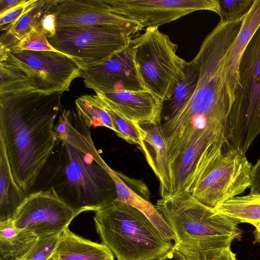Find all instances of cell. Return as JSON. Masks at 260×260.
<instances>
[{
  "instance_id": "6da1fadb",
  "label": "cell",
  "mask_w": 260,
  "mask_h": 260,
  "mask_svg": "<svg viewBox=\"0 0 260 260\" xmlns=\"http://www.w3.org/2000/svg\"><path fill=\"white\" fill-rule=\"evenodd\" d=\"M54 131L56 141L35 191L52 188L77 215L95 212L115 200L117 193L108 165L94 144L90 128L77 112L62 111Z\"/></svg>"
},
{
  "instance_id": "7a4b0ae2",
  "label": "cell",
  "mask_w": 260,
  "mask_h": 260,
  "mask_svg": "<svg viewBox=\"0 0 260 260\" xmlns=\"http://www.w3.org/2000/svg\"><path fill=\"white\" fill-rule=\"evenodd\" d=\"M236 37L231 29L216 26L203 41L196 56L200 72L194 92L176 115L159 125L171 158L203 135L226 132L232 105L224 68Z\"/></svg>"
},
{
  "instance_id": "3957f363",
  "label": "cell",
  "mask_w": 260,
  "mask_h": 260,
  "mask_svg": "<svg viewBox=\"0 0 260 260\" xmlns=\"http://www.w3.org/2000/svg\"><path fill=\"white\" fill-rule=\"evenodd\" d=\"M63 92L0 96V138L13 178L27 194L34 187L56 141L54 121Z\"/></svg>"
},
{
  "instance_id": "277c9868",
  "label": "cell",
  "mask_w": 260,
  "mask_h": 260,
  "mask_svg": "<svg viewBox=\"0 0 260 260\" xmlns=\"http://www.w3.org/2000/svg\"><path fill=\"white\" fill-rule=\"evenodd\" d=\"M175 235V243L197 260H208L241 237L239 223L183 192L157 200L155 206Z\"/></svg>"
},
{
  "instance_id": "5b68a950",
  "label": "cell",
  "mask_w": 260,
  "mask_h": 260,
  "mask_svg": "<svg viewBox=\"0 0 260 260\" xmlns=\"http://www.w3.org/2000/svg\"><path fill=\"white\" fill-rule=\"evenodd\" d=\"M94 213L102 244L117 260H158L173 246L144 214L127 204L115 200Z\"/></svg>"
},
{
  "instance_id": "8992f818",
  "label": "cell",
  "mask_w": 260,
  "mask_h": 260,
  "mask_svg": "<svg viewBox=\"0 0 260 260\" xmlns=\"http://www.w3.org/2000/svg\"><path fill=\"white\" fill-rule=\"evenodd\" d=\"M0 96L69 91L81 70L70 58L53 51H17L0 44Z\"/></svg>"
},
{
  "instance_id": "52a82bcc",
  "label": "cell",
  "mask_w": 260,
  "mask_h": 260,
  "mask_svg": "<svg viewBox=\"0 0 260 260\" xmlns=\"http://www.w3.org/2000/svg\"><path fill=\"white\" fill-rule=\"evenodd\" d=\"M260 134V24L239 63L238 86L226 124L227 145L245 154Z\"/></svg>"
},
{
  "instance_id": "ba28073f",
  "label": "cell",
  "mask_w": 260,
  "mask_h": 260,
  "mask_svg": "<svg viewBox=\"0 0 260 260\" xmlns=\"http://www.w3.org/2000/svg\"><path fill=\"white\" fill-rule=\"evenodd\" d=\"M134 60L145 90L162 105L185 76L187 61L176 53L177 45L158 27H148L132 40Z\"/></svg>"
},
{
  "instance_id": "9c48e42d",
  "label": "cell",
  "mask_w": 260,
  "mask_h": 260,
  "mask_svg": "<svg viewBox=\"0 0 260 260\" xmlns=\"http://www.w3.org/2000/svg\"><path fill=\"white\" fill-rule=\"evenodd\" d=\"M132 37L113 27L96 26L57 29L55 35L47 39L54 49L84 71L104 63L128 46Z\"/></svg>"
},
{
  "instance_id": "30bf717a",
  "label": "cell",
  "mask_w": 260,
  "mask_h": 260,
  "mask_svg": "<svg viewBox=\"0 0 260 260\" xmlns=\"http://www.w3.org/2000/svg\"><path fill=\"white\" fill-rule=\"evenodd\" d=\"M251 167L245 154L229 149L190 193L202 204L216 210L250 186Z\"/></svg>"
},
{
  "instance_id": "8fae6325",
  "label": "cell",
  "mask_w": 260,
  "mask_h": 260,
  "mask_svg": "<svg viewBox=\"0 0 260 260\" xmlns=\"http://www.w3.org/2000/svg\"><path fill=\"white\" fill-rule=\"evenodd\" d=\"M113 12L144 27H158L201 10L218 14V0H105Z\"/></svg>"
},
{
  "instance_id": "7c38bea8",
  "label": "cell",
  "mask_w": 260,
  "mask_h": 260,
  "mask_svg": "<svg viewBox=\"0 0 260 260\" xmlns=\"http://www.w3.org/2000/svg\"><path fill=\"white\" fill-rule=\"evenodd\" d=\"M47 12L55 16L56 29L108 26L132 36L143 29L138 22L112 11L105 0H53Z\"/></svg>"
},
{
  "instance_id": "4fadbf2b",
  "label": "cell",
  "mask_w": 260,
  "mask_h": 260,
  "mask_svg": "<svg viewBox=\"0 0 260 260\" xmlns=\"http://www.w3.org/2000/svg\"><path fill=\"white\" fill-rule=\"evenodd\" d=\"M77 215L49 188L28 193L13 222L40 237L62 233Z\"/></svg>"
},
{
  "instance_id": "5bb4252c",
  "label": "cell",
  "mask_w": 260,
  "mask_h": 260,
  "mask_svg": "<svg viewBox=\"0 0 260 260\" xmlns=\"http://www.w3.org/2000/svg\"><path fill=\"white\" fill-rule=\"evenodd\" d=\"M134 50L131 44L104 63L81 71L86 87L95 94L145 90L134 60Z\"/></svg>"
},
{
  "instance_id": "9a60e30c",
  "label": "cell",
  "mask_w": 260,
  "mask_h": 260,
  "mask_svg": "<svg viewBox=\"0 0 260 260\" xmlns=\"http://www.w3.org/2000/svg\"><path fill=\"white\" fill-rule=\"evenodd\" d=\"M102 102L125 118L137 123L160 125L163 105L148 91L96 93Z\"/></svg>"
},
{
  "instance_id": "2e32d148",
  "label": "cell",
  "mask_w": 260,
  "mask_h": 260,
  "mask_svg": "<svg viewBox=\"0 0 260 260\" xmlns=\"http://www.w3.org/2000/svg\"><path fill=\"white\" fill-rule=\"evenodd\" d=\"M140 134L139 146L146 161L159 182L161 198L173 194L171 160L159 125L151 123H137Z\"/></svg>"
},
{
  "instance_id": "e0dca14e",
  "label": "cell",
  "mask_w": 260,
  "mask_h": 260,
  "mask_svg": "<svg viewBox=\"0 0 260 260\" xmlns=\"http://www.w3.org/2000/svg\"><path fill=\"white\" fill-rule=\"evenodd\" d=\"M259 24L260 0H254L251 8L245 15L241 29L224 64L225 81L232 105L238 86V69L242 55Z\"/></svg>"
},
{
  "instance_id": "ac0fdd59",
  "label": "cell",
  "mask_w": 260,
  "mask_h": 260,
  "mask_svg": "<svg viewBox=\"0 0 260 260\" xmlns=\"http://www.w3.org/2000/svg\"><path fill=\"white\" fill-rule=\"evenodd\" d=\"M52 256L57 260H114L106 245L78 236L69 227L61 233Z\"/></svg>"
},
{
  "instance_id": "d6986e66",
  "label": "cell",
  "mask_w": 260,
  "mask_h": 260,
  "mask_svg": "<svg viewBox=\"0 0 260 260\" xmlns=\"http://www.w3.org/2000/svg\"><path fill=\"white\" fill-rule=\"evenodd\" d=\"M27 196L13 178L6 147L0 138V222L13 221Z\"/></svg>"
},
{
  "instance_id": "ffe728a7",
  "label": "cell",
  "mask_w": 260,
  "mask_h": 260,
  "mask_svg": "<svg viewBox=\"0 0 260 260\" xmlns=\"http://www.w3.org/2000/svg\"><path fill=\"white\" fill-rule=\"evenodd\" d=\"M107 169L111 175L115 185L116 201L127 204L137 208L144 214L170 240H175V235L162 215L150 202L131 189L122 179L120 175L109 166Z\"/></svg>"
},
{
  "instance_id": "44dd1931",
  "label": "cell",
  "mask_w": 260,
  "mask_h": 260,
  "mask_svg": "<svg viewBox=\"0 0 260 260\" xmlns=\"http://www.w3.org/2000/svg\"><path fill=\"white\" fill-rule=\"evenodd\" d=\"M38 238L31 232L16 228L13 221L1 222V257L21 259L30 249Z\"/></svg>"
},
{
  "instance_id": "7402d4cb",
  "label": "cell",
  "mask_w": 260,
  "mask_h": 260,
  "mask_svg": "<svg viewBox=\"0 0 260 260\" xmlns=\"http://www.w3.org/2000/svg\"><path fill=\"white\" fill-rule=\"evenodd\" d=\"M200 72L198 58L187 61L185 76L176 87L170 100L165 102V121L173 118L190 99L197 88Z\"/></svg>"
},
{
  "instance_id": "603a6c76",
  "label": "cell",
  "mask_w": 260,
  "mask_h": 260,
  "mask_svg": "<svg viewBox=\"0 0 260 260\" xmlns=\"http://www.w3.org/2000/svg\"><path fill=\"white\" fill-rule=\"evenodd\" d=\"M53 0H38L37 4L23 15L10 29L2 34L0 44L11 49L23 37L36 28L47 12Z\"/></svg>"
},
{
  "instance_id": "cb8c5ba5",
  "label": "cell",
  "mask_w": 260,
  "mask_h": 260,
  "mask_svg": "<svg viewBox=\"0 0 260 260\" xmlns=\"http://www.w3.org/2000/svg\"><path fill=\"white\" fill-rule=\"evenodd\" d=\"M216 210L239 223L260 221V195L249 194L234 197L222 203Z\"/></svg>"
},
{
  "instance_id": "d4e9b609",
  "label": "cell",
  "mask_w": 260,
  "mask_h": 260,
  "mask_svg": "<svg viewBox=\"0 0 260 260\" xmlns=\"http://www.w3.org/2000/svg\"><path fill=\"white\" fill-rule=\"evenodd\" d=\"M77 113L88 127H106L115 132L105 105L96 95L83 94L75 101Z\"/></svg>"
},
{
  "instance_id": "484cf974",
  "label": "cell",
  "mask_w": 260,
  "mask_h": 260,
  "mask_svg": "<svg viewBox=\"0 0 260 260\" xmlns=\"http://www.w3.org/2000/svg\"><path fill=\"white\" fill-rule=\"evenodd\" d=\"M104 104L111 119L116 134L127 142L139 146L140 134L137 122H133L125 118L105 104L104 103Z\"/></svg>"
},
{
  "instance_id": "4316f807",
  "label": "cell",
  "mask_w": 260,
  "mask_h": 260,
  "mask_svg": "<svg viewBox=\"0 0 260 260\" xmlns=\"http://www.w3.org/2000/svg\"><path fill=\"white\" fill-rule=\"evenodd\" d=\"M61 233L38 237L21 260H48L59 242Z\"/></svg>"
},
{
  "instance_id": "83f0119b",
  "label": "cell",
  "mask_w": 260,
  "mask_h": 260,
  "mask_svg": "<svg viewBox=\"0 0 260 260\" xmlns=\"http://www.w3.org/2000/svg\"><path fill=\"white\" fill-rule=\"evenodd\" d=\"M10 49L17 51L27 50L59 52L50 45L47 38L38 26L21 39Z\"/></svg>"
},
{
  "instance_id": "f1b7e54d",
  "label": "cell",
  "mask_w": 260,
  "mask_h": 260,
  "mask_svg": "<svg viewBox=\"0 0 260 260\" xmlns=\"http://www.w3.org/2000/svg\"><path fill=\"white\" fill-rule=\"evenodd\" d=\"M220 22L231 21L245 15L254 0H218Z\"/></svg>"
},
{
  "instance_id": "f546056e",
  "label": "cell",
  "mask_w": 260,
  "mask_h": 260,
  "mask_svg": "<svg viewBox=\"0 0 260 260\" xmlns=\"http://www.w3.org/2000/svg\"><path fill=\"white\" fill-rule=\"evenodd\" d=\"M38 0H22V1L10 10L0 14V29L1 31H7L16 21L26 12L31 9Z\"/></svg>"
},
{
  "instance_id": "4dcf8cb0",
  "label": "cell",
  "mask_w": 260,
  "mask_h": 260,
  "mask_svg": "<svg viewBox=\"0 0 260 260\" xmlns=\"http://www.w3.org/2000/svg\"><path fill=\"white\" fill-rule=\"evenodd\" d=\"M158 260H197L185 249L175 243L173 246L165 255Z\"/></svg>"
},
{
  "instance_id": "1f68e13d",
  "label": "cell",
  "mask_w": 260,
  "mask_h": 260,
  "mask_svg": "<svg viewBox=\"0 0 260 260\" xmlns=\"http://www.w3.org/2000/svg\"><path fill=\"white\" fill-rule=\"evenodd\" d=\"M38 27L41 29L47 38L53 37L56 31L55 16L46 12L42 17Z\"/></svg>"
},
{
  "instance_id": "d6a6232c",
  "label": "cell",
  "mask_w": 260,
  "mask_h": 260,
  "mask_svg": "<svg viewBox=\"0 0 260 260\" xmlns=\"http://www.w3.org/2000/svg\"><path fill=\"white\" fill-rule=\"evenodd\" d=\"M250 194L260 195V157L250 171Z\"/></svg>"
},
{
  "instance_id": "836d02e7",
  "label": "cell",
  "mask_w": 260,
  "mask_h": 260,
  "mask_svg": "<svg viewBox=\"0 0 260 260\" xmlns=\"http://www.w3.org/2000/svg\"><path fill=\"white\" fill-rule=\"evenodd\" d=\"M208 260H237L231 247L225 248Z\"/></svg>"
},
{
  "instance_id": "e575fe53",
  "label": "cell",
  "mask_w": 260,
  "mask_h": 260,
  "mask_svg": "<svg viewBox=\"0 0 260 260\" xmlns=\"http://www.w3.org/2000/svg\"><path fill=\"white\" fill-rule=\"evenodd\" d=\"M22 0H0V14H2L14 8Z\"/></svg>"
},
{
  "instance_id": "d590c367",
  "label": "cell",
  "mask_w": 260,
  "mask_h": 260,
  "mask_svg": "<svg viewBox=\"0 0 260 260\" xmlns=\"http://www.w3.org/2000/svg\"><path fill=\"white\" fill-rule=\"evenodd\" d=\"M255 227L253 234L254 238V242L260 243V221L251 223Z\"/></svg>"
},
{
  "instance_id": "8d00e7d4",
  "label": "cell",
  "mask_w": 260,
  "mask_h": 260,
  "mask_svg": "<svg viewBox=\"0 0 260 260\" xmlns=\"http://www.w3.org/2000/svg\"><path fill=\"white\" fill-rule=\"evenodd\" d=\"M0 260H21V259L17 258H5L2 257H1Z\"/></svg>"
},
{
  "instance_id": "74e56055",
  "label": "cell",
  "mask_w": 260,
  "mask_h": 260,
  "mask_svg": "<svg viewBox=\"0 0 260 260\" xmlns=\"http://www.w3.org/2000/svg\"><path fill=\"white\" fill-rule=\"evenodd\" d=\"M48 260H57V259L54 258L52 256H51Z\"/></svg>"
}]
</instances>
